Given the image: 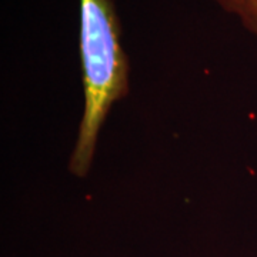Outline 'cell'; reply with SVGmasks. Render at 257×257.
<instances>
[{
	"label": "cell",
	"mask_w": 257,
	"mask_h": 257,
	"mask_svg": "<svg viewBox=\"0 0 257 257\" xmlns=\"http://www.w3.org/2000/svg\"><path fill=\"white\" fill-rule=\"evenodd\" d=\"M79 49L84 100L67 169L83 179L92 169L104 121L130 90V63L111 0H80Z\"/></svg>",
	"instance_id": "6da1fadb"
},
{
	"label": "cell",
	"mask_w": 257,
	"mask_h": 257,
	"mask_svg": "<svg viewBox=\"0 0 257 257\" xmlns=\"http://www.w3.org/2000/svg\"><path fill=\"white\" fill-rule=\"evenodd\" d=\"M223 12L234 15L243 28L257 37V0H211Z\"/></svg>",
	"instance_id": "7a4b0ae2"
}]
</instances>
